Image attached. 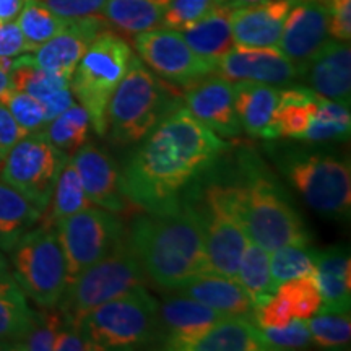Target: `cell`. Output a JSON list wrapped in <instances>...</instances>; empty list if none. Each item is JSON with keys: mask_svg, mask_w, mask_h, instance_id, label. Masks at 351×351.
Here are the masks:
<instances>
[{"mask_svg": "<svg viewBox=\"0 0 351 351\" xmlns=\"http://www.w3.org/2000/svg\"><path fill=\"white\" fill-rule=\"evenodd\" d=\"M228 147L223 137L179 106L129 158L121 173V187L130 204L145 212H161L178 204V195Z\"/></svg>", "mask_w": 351, "mask_h": 351, "instance_id": "6da1fadb", "label": "cell"}, {"mask_svg": "<svg viewBox=\"0 0 351 351\" xmlns=\"http://www.w3.org/2000/svg\"><path fill=\"white\" fill-rule=\"evenodd\" d=\"M147 213L135 219L127 232L147 278L161 288L176 289L192 276L212 271L199 210L174 204Z\"/></svg>", "mask_w": 351, "mask_h": 351, "instance_id": "7a4b0ae2", "label": "cell"}, {"mask_svg": "<svg viewBox=\"0 0 351 351\" xmlns=\"http://www.w3.org/2000/svg\"><path fill=\"white\" fill-rule=\"evenodd\" d=\"M225 192L249 241L265 251L311 243L300 213L270 176L251 166L244 181L225 186Z\"/></svg>", "mask_w": 351, "mask_h": 351, "instance_id": "3957f363", "label": "cell"}, {"mask_svg": "<svg viewBox=\"0 0 351 351\" xmlns=\"http://www.w3.org/2000/svg\"><path fill=\"white\" fill-rule=\"evenodd\" d=\"M176 108L179 99L134 56L109 101L106 134L117 145L137 143Z\"/></svg>", "mask_w": 351, "mask_h": 351, "instance_id": "277c9868", "label": "cell"}, {"mask_svg": "<svg viewBox=\"0 0 351 351\" xmlns=\"http://www.w3.org/2000/svg\"><path fill=\"white\" fill-rule=\"evenodd\" d=\"M158 306L145 287L132 288L90 311L78 328L101 350H134L160 343Z\"/></svg>", "mask_w": 351, "mask_h": 351, "instance_id": "5b68a950", "label": "cell"}, {"mask_svg": "<svg viewBox=\"0 0 351 351\" xmlns=\"http://www.w3.org/2000/svg\"><path fill=\"white\" fill-rule=\"evenodd\" d=\"M145 280L147 275L125 234L106 257L88 267L67 285L56 307L62 313L65 326L78 328L90 311L132 288L145 287Z\"/></svg>", "mask_w": 351, "mask_h": 351, "instance_id": "8992f818", "label": "cell"}, {"mask_svg": "<svg viewBox=\"0 0 351 351\" xmlns=\"http://www.w3.org/2000/svg\"><path fill=\"white\" fill-rule=\"evenodd\" d=\"M134 52L124 39L103 32L93 39L70 78V90L86 109L90 124L101 137L108 130V106L124 78Z\"/></svg>", "mask_w": 351, "mask_h": 351, "instance_id": "52a82bcc", "label": "cell"}, {"mask_svg": "<svg viewBox=\"0 0 351 351\" xmlns=\"http://www.w3.org/2000/svg\"><path fill=\"white\" fill-rule=\"evenodd\" d=\"M288 182L309 207L324 217L343 219L351 212L348 160L328 153L288 152L278 161Z\"/></svg>", "mask_w": 351, "mask_h": 351, "instance_id": "ba28073f", "label": "cell"}, {"mask_svg": "<svg viewBox=\"0 0 351 351\" xmlns=\"http://www.w3.org/2000/svg\"><path fill=\"white\" fill-rule=\"evenodd\" d=\"M12 275L39 307H56L67 288V265L56 228L28 230L10 249Z\"/></svg>", "mask_w": 351, "mask_h": 351, "instance_id": "9c48e42d", "label": "cell"}, {"mask_svg": "<svg viewBox=\"0 0 351 351\" xmlns=\"http://www.w3.org/2000/svg\"><path fill=\"white\" fill-rule=\"evenodd\" d=\"M69 160L70 156L56 148L44 132H32L8 152L0 165V181L16 189L44 212Z\"/></svg>", "mask_w": 351, "mask_h": 351, "instance_id": "30bf717a", "label": "cell"}, {"mask_svg": "<svg viewBox=\"0 0 351 351\" xmlns=\"http://www.w3.org/2000/svg\"><path fill=\"white\" fill-rule=\"evenodd\" d=\"M56 231L67 265V285L106 257L127 234L116 215L93 205L60 219Z\"/></svg>", "mask_w": 351, "mask_h": 351, "instance_id": "8fae6325", "label": "cell"}, {"mask_svg": "<svg viewBox=\"0 0 351 351\" xmlns=\"http://www.w3.org/2000/svg\"><path fill=\"white\" fill-rule=\"evenodd\" d=\"M199 212L210 270L236 280L249 238L226 199L225 186L210 187L205 192V208Z\"/></svg>", "mask_w": 351, "mask_h": 351, "instance_id": "7c38bea8", "label": "cell"}, {"mask_svg": "<svg viewBox=\"0 0 351 351\" xmlns=\"http://www.w3.org/2000/svg\"><path fill=\"white\" fill-rule=\"evenodd\" d=\"M134 46L140 59L166 80L187 86L215 72L191 49L182 33L173 28H155L135 34Z\"/></svg>", "mask_w": 351, "mask_h": 351, "instance_id": "4fadbf2b", "label": "cell"}, {"mask_svg": "<svg viewBox=\"0 0 351 351\" xmlns=\"http://www.w3.org/2000/svg\"><path fill=\"white\" fill-rule=\"evenodd\" d=\"M328 39L330 10L327 0H296L285 20L276 49L301 70Z\"/></svg>", "mask_w": 351, "mask_h": 351, "instance_id": "5bb4252c", "label": "cell"}, {"mask_svg": "<svg viewBox=\"0 0 351 351\" xmlns=\"http://www.w3.org/2000/svg\"><path fill=\"white\" fill-rule=\"evenodd\" d=\"M215 72L230 82H257L267 85L291 83L301 70L276 47L234 46L218 60Z\"/></svg>", "mask_w": 351, "mask_h": 351, "instance_id": "9a60e30c", "label": "cell"}, {"mask_svg": "<svg viewBox=\"0 0 351 351\" xmlns=\"http://www.w3.org/2000/svg\"><path fill=\"white\" fill-rule=\"evenodd\" d=\"M187 86L184 103L192 116L219 137H238L243 129L234 109L232 82L207 75Z\"/></svg>", "mask_w": 351, "mask_h": 351, "instance_id": "2e32d148", "label": "cell"}, {"mask_svg": "<svg viewBox=\"0 0 351 351\" xmlns=\"http://www.w3.org/2000/svg\"><path fill=\"white\" fill-rule=\"evenodd\" d=\"M103 32H106V20L103 16L70 20L62 32L34 51V62L47 72L70 80L88 46Z\"/></svg>", "mask_w": 351, "mask_h": 351, "instance_id": "e0dca14e", "label": "cell"}, {"mask_svg": "<svg viewBox=\"0 0 351 351\" xmlns=\"http://www.w3.org/2000/svg\"><path fill=\"white\" fill-rule=\"evenodd\" d=\"M70 161L91 204L112 213L124 212L129 200L121 187V173L106 153L85 143Z\"/></svg>", "mask_w": 351, "mask_h": 351, "instance_id": "ac0fdd59", "label": "cell"}, {"mask_svg": "<svg viewBox=\"0 0 351 351\" xmlns=\"http://www.w3.org/2000/svg\"><path fill=\"white\" fill-rule=\"evenodd\" d=\"M160 343L166 350H186V346L228 315L191 298L176 295L158 306Z\"/></svg>", "mask_w": 351, "mask_h": 351, "instance_id": "d6986e66", "label": "cell"}, {"mask_svg": "<svg viewBox=\"0 0 351 351\" xmlns=\"http://www.w3.org/2000/svg\"><path fill=\"white\" fill-rule=\"evenodd\" d=\"M311 90L324 98L350 108L351 101V49L350 41L328 39L301 67Z\"/></svg>", "mask_w": 351, "mask_h": 351, "instance_id": "ffe728a7", "label": "cell"}, {"mask_svg": "<svg viewBox=\"0 0 351 351\" xmlns=\"http://www.w3.org/2000/svg\"><path fill=\"white\" fill-rule=\"evenodd\" d=\"M296 0H267L232 8L231 29L234 46L276 47L285 20Z\"/></svg>", "mask_w": 351, "mask_h": 351, "instance_id": "44dd1931", "label": "cell"}, {"mask_svg": "<svg viewBox=\"0 0 351 351\" xmlns=\"http://www.w3.org/2000/svg\"><path fill=\"white\" fill-rule=\"evenodd\" d=\"M178 295L191 298L212 307L228 317L254 319V304L238 280L230 276L204 271L173 289Z\"/></svg>", "mask_w": 351, "mask_h": 351, "instance_id": "7402d4cb", "label": "cell"}, {"mask_svg": "<svg viewBox=\"0 0 351 351\" xmlns=\"http://www.w3.org/2000/svg\"><path fill=\"white\" fill-rule=\"evenodd\" d=\"M314 274L322 306L319 313H350L351 304V263L345 249L330 247L313 251Z\"/></svg>", "mask_w": 351, "mask_h": 351, "instance_id": "603a6c76", "label": "cell"}, {"mask_svg": "<svg viewBox=\"0 0 351 351\" xmlns=\"http://www.w3.org/2000/svg\"><path fill=\"white\" fill-rule=\"evenodd\" d=\"M234 109L241 129L256 138H276L275 111L280 90L274 85L257 82H232Z\"/></svg>", "mask_w": 351, "mask_h": 351, "instance_id": "cb8c5ba5", "label": "cell"}, {"mask_svg": "<svg viewBox=\"0 0 351 351\" xmlns=\"http://www.w3.org/2000/svg\"><path fill=\"white\" fill-rule=\"evenodd\" d=\"M232 8L217 5L199 21L182 29V36L191 49L205 62L217 67L218 60L234 47L231 29Z\"/></svg>", "mask_w": 351, "mask_h": 351, "instance_id": "d4e9b609", "label": "cell"}, {"mask_svg": "<svg viewBox=\"0 0 351 351\" xmlns=\"http://www.w3.org/2000/svg\"><path fill=\"white\" fill-rule=\"evenodd\" d=\"M265 350L252 319L225 317L192 340L184 351H262Z\"/></svg>", "mask_w": 351, "mask_h": 351, "instance_id": "484cf974", "label": "cell"}, {"mask_svg": "<svg viewBox=\"0 0 351 351\" xmlns=\"http://www.w3.org/2000/svg\"><path fill=\"white\" fill-rule=\"evenodd\" d=\"M169 0H106L103 19L121 32L138 34L163 25Z\"/></svg>", "mask_w": 351, "mask_h": 351, "instance_id": "4316f807", "label": "cell"}, {"mask_svg": "<svg viewBox=\"0 0 351 351\" xmlns=\"http://www.w3.org/2000/svg\"><path fill=\"white\" fill-rule=\"evenodd\" d=\"M319 93L311 88L280 90L278 106L275 111V130L278 137L302 140L313 121V111Z\"/></svg>", "mask_w": 351, "mask_h": 351, "instance_id": "83f0119b", "label": "cell"}, {"mask_svg": "<svg viewBox=\"0 0 351 351\" xmlns=\"http://www.w3.org/2000/svg\"><path fill=\"white\" fill-rule=\"evenodd\" d=\"M236 280L251 298L254 309L263 304L276 293V283L270 271V252L262 245L247 241L243 257L239 261Z\"/></svg>", "mask_w": 351, "mask_h": 351, "instance_id": "f1b7e54d", "label": "cell"}, {"mask_svg": "<svg viewBox=\"0 0 351 351\" xmlns=\"http://www.w3.org/2000/svg\"><path fill=\"white\" fill-rule=\"evenodd\" d=\"M91 205L93 204L88 200L80 178H78L72 161L69 160L57 178L49 204L44 208L39 221H41V226L56 228L60 219L91 207Z\"/></svg>", "mask_w": 351, "mask_h": 351, "instance_id": "f546056e", "label": "cell"}, {"mask_svg": "<svg viewBox=\"0 0 351 351\" xmlns=\"http://www.w3.org/2000/svg\"><path fill=\"white\" fill-rule=\"evenodd\" d=\"M36 313L29 309L25 293L15 280L0 285V345L12 348L32 328Z\"/></svg>", "mask_w": 351, "mask_h": 351, "instance_id": "4dcf8cb0", "label": "cell"}, {"mask_svg": "<svg viewBox=\"0 0 351 351\" xmlns=\"http://www.w3.org/2000/svg\"><path fill=\"white\" fill-rule=\"evenodd\" d=\"M12 90L28 93L44 103L57 91L70 86V80L65 77L47 72L34 62L33 56H19L12 60L8 70Z\"/></svg>", "mask_w": 351, "mask_h": 351, "instance_id": "1f68e13d", "label": "cell"}, {"mask_svg": "<svg viewBox=\"0 0 351 351\" xmlns=\"http://www.w3.org/2000/svg\"><path fill=\"white\" fill-rule=\"evenodd\" d=\"M41 215L43 210L28 197L0 181V234L16 243L36 225Z\"/></svg>", "mask_w": 351, "mask_h": 351, "instance_id": "d6a6232c", "label": "cell"}, {"mask_svg": "<svg viewBox=\"0 0 351 351\" xmlns=\"http://www.w3.org/2000/svg\"><path fill=\"white\" fill-rule=\"evenodd\" d=\"M70 20H65L49 10L41 0H25L19 13V23L29 51H36L39 46L59 34Z\"/></svg>", "mask_w": 351, "mask_h": 351, "instance_id": "836d02e7", "label": "cell"}, {"mask_svg": "<svg viewBox=\"0 0 351 351\" xmlns=\"http://www.w3.org/2000/svg\"><path fill=\"white\" fill-rule=\"evenodd\" d=\"M90 125L86 109L82 104L73 103L64 112L47 122L44 134L56 148L72 156L78 148L86 143Z\"/></svg>", "mask_w": 351, "mask_h": 351, "instance_id": "e575fe53", "label": "cell"}, {"mask_svg": "<svg viewBox=\"0 0 351 351\" xmlns=\"http://www.w3.org/2000/svg\"><path fill=\"white\" fill-rule=\"evenodd\" d=\"M314 256L307 245H283L270 252L271 278L278 285L314 274Z\"/></svg>", "mask_w": 351, "mask_h": 351, "instance_id": "d590c367", "label": "cell"}, {"mask_svg": "<svg viewBox=\"0 0 351 351\" xmlns=\"http://www.w3.org/2000/svg\"><path fill=\"white\" fill-rule=\"evenodd\" d=\"M311 339L320 348L341 350L350 345L351 320L348 313H319L306 319Z\"/></svg>", "mask_w": 351, "mask_h": 351, "instance_id": "8d00e7d4", "label": "cell"}, {"mask_svg": "<svg viewBox=\"0 0 351 351\" xmlns=\"http://www.w3.org/2000/svg\"><path fill=\"white\" fill-rule=\"evenodd\" d=\"M64 326L65 320L59 307H43V313L34 315V322L28 333L21 340L15 341L10 350L51 351L57 332Z\"/></svg>", "mask_w": 351, "mask_h": 351, "instance_id": "74e56055", "label": "cell"}, {"mask_svg": "<svg viewBox=\"0 0 351 351\" xmlns=\"http://www.w3.org/2000/svg\"><path fill=\"white\" fill-rule=\"evenodd\" d=\"M276 289L287 296L289 306H291L293 319L306 320L313 317L322 306V298H320L319 289L315 287L313 275L289 280V282L278 285Z\"/></svg>", "mask_w": 351, "mask_h": 351, "instance_id": "f35d334b", "label": "cell"}, {"mask_svg": "<svg viewBox=\"0 0 351 351\" xmlns=\"http://www.w3.org/2000/svg\"><path fill=\"white\" fill-rule=\"evenodd\" d=\"M0 103L7 106L8 111L13 116L21 129L26 134L41 130L47 124L46 121V109L41 101L34 98L28 93H21V91L8 90L5 95L0 98Z\"/></svg>", "mask_w": 351, "mask_h": 351, "instance_id": "ab89813d", "label": "cell"}, {"mask_svg": "<svg viewBox=\"0 0 351 351\" xmlns=\"http://www.w3.org/2000/svg\"><path fill=\"white\" fill-rule=\"evenodd\" d=\"M265 350H300L313 343L306 320L293 319L285 327H258Z\"/></svg>", "mask_w": 351, "mask_h": 351, "instance_id": "60d3db41", "label": "cell"}, {"mask_svg": "<svg viewBox=\"0 0 351 351\" xmlns=\"http://www.w3.org/2000/svg\"><path fill=\"white\" fill-rule=\"evenodd\" d=\"M217 5H223L219 0H169L168 8L165 12L163 25L166 28L182 29L189 28L205 16Z\"/></svg>", "mask_w": 351, "mask_h": 351, "instance_id": "b9f144b4", "label": "cell"}, {"mask_svg": "<svg viewBox=\"0 0 351 351\" xmlns=\"http://www.w3.org/2000/svg\"><path fill=\"white\" fill-rule=\"evenodd\" d=\"M254 320L257 327H285L293 320L291 306L287 296L276 289V293L263 304L254 309Z\"/></svg>", "mask_w": 351, "mask_h": 351, "instance_id": "7bdbcfd3", "label": "cell"}, {"mask_svg": "<svg viewBox=\"0 0 351 351\" xmlns=\"http://www.w3.org/2000/svg\"><path fill=\"white\" fill-rule=\"evenodd\" d=\"M49 10L65 20L85 19L103 12L106 0H41Z\"/></svg>", "mask_w": 351, "mask_h": 351, "instance_id": "ee69618b", "label": "cell"}, {"mask_svg": "<svg viewBox=\"0 0 351 351\" xmlns=\"http://www.w3.org/2000/svg\"><path fill=\"white\" fill-rule=\"evenodd\" d=\"M23 52H28V46L19 23L0 21V59H15Z\"/></svg>", "mask_w": 351, "mask_h": 351, "instance_id": "f6af8a7d", "label": "cell"}, {"mask_svg": "<svg viewBox=\"0 0 351 351\" xmlns=\"http://www.w3.org/2000/svg\"><path fill=\"white\" fill-rule=\"evenodd\" d=\"M330 10V36L339 41L351 38V0H327Z\"/></svg>", "mask_w": 351, "mask_h": 351, "instance_id": "bcb514c9", "label": "cell"}, {"mask_svg": "<svg viewBox=\"0 0 351 351\" xmlns=\"http://www.w3.org/2000/svg\"><path fill=\"white\" fill-rule=\"evenodd\" d=\"M26 132L16 124L13 116L3 103H0V165L3 163L8 152L12 150L13 145L23 138Z\"/></svg>", "mask_w": 351, "mask_h": 351, "instance_id": "7dc6e473", "label": "cell"}, {"mask_svg": "<svg viewBox=\"0 0 351 351\" xmlns=\"http://www.w3.org/2000/svg\"><path fill=\"white\" fill-rule=\"evenodd\" d=\"M52 350L56 351H96L101 348L95 345L88 337L83 333L80 328L64 326L57 332L54 346Z\"/></svg>", "mask_w": 351, "mask_h": 351, "instance_id": "c3c4849f", "label": "cell"}, {"mask_svg": "<svg viewBox=\"0 0 351 351\" xmlns=\"http://www.w3.org/2000/svg\"><path fill=\"white\" fill-rule=\"evenodd\" d=\"M75 103V98H73V93L72 90L69 88H64V90L57 91L51 96L49 99L44 101V109H46V121L49 122L54 119L56 116H59L60 112H64L65 109L72 106V104Z\"/></svg>", "mask_w": 351, "mask_h": 351, "instance_id": "681fc988", "label": "cell"}, {"mask_svg": "<svg viewBox=\"0 0 351 351\" xmlns=\"http://www.w3.org/2000/svg\"><path fill=\"white\" fill-rule=\"evenodd\" d=\"M25 0H0V21H12L19 16Z\"/></svg>", "mask_w": 351, "mask_h": 351, "instance_id": "f907efd6", "label": "cell"}, {"mask_svg": "<svg viewBox=\"0 0 351 351\" xmlns=\"http://www.w3.org/2000/svg\"><path fill=\"white\" fill-rule=\"evenodd\" d=\"M12 280H15V278H13V275H12L10 265H8L7 257L3 256L2 251H0V285L12 282Z\"/></svg>", "mask_w": 351, "mask_h": 351, "instance_id": "816d5d0a", "label": "cell"}, {"mask_svg": "<svg viewBox=\"0 0 351 351\" xmlns=\"http://www.w3.org/2000/svg\"><path fill=\"white\" fill-rule=\"evenodd\" d=\"M8 90H12L10 78H8V70H5L0 65V98H2Z\"/></svg>", "mask_w": 351, "mask_h": 351, "instance_id": "f5cc1de1", "label": "cell"}, {"mask_svg": "<svg viewBox=\"0 0 351 351\" xmlns=\"http://www.w3.org/2000/svg\"><path fill=\"white\" fill-rule=\"evenodd\" d=\"M219 2L230 8H238L244 5H252V3H258V2H267V0H219Z\"/></svg>", "mask_w": 351, "mask_h": 351, "instance_id": "db71d44e", "label": "cell"}, {"mask_svg": "<svg viewBox=\"0 0 351 351\" xmlns=\"http://www.w3.org/2000/svg\"><path fill=\"white\" fill-rule=\"evenodd\" d=\"M13 245H15V243H13L12 239H8L7 236L0 234V251H7L8 252L13 247Z\"/></svg>", "mask_w": 351, "mask_h": 351, "instance_id": "11a10c76", "label": "cell"}]
</instances>
